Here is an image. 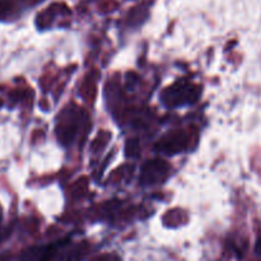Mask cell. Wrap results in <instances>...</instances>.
I'll return each instance as SVG.
<instances>
[{
    "label": "cell",
    "mask_w": 261,
    "mask_h": 261,
    "mask_svg": "<svg viewBox=\"0 0 261 261\" xmlns=\"http://www.w3.org/2000/svg\"><path fill=\"white\" fill-rule=\"evenodd\" d=\"M168 165L165 161L154 160L148 161L142 167V173H140V184L144 186L155 185L166 178L168 173Z\"/></svg>",
    "instance_id": "2"
},
{
    "label": "cell",
    "mask_w": 261,
    "mask_h": 261,
    "mask_svg": "<svg viewBox=\"0 0 261 261\" xmlns=\"http://www.w3.org/2000/svg\"><path fill=\"white\" fill-rule=\"evenodd\" d=\"M199 96L200 91L198 87L182 81L166 89L162 94V101L167 106H181V105L193 103Z\"/></svg>",
    "instance_id": "1"
},
{
    "label": "cell",
    "mask_w": 261,
    "mask_h": 261,
    "mask_svg": "<svg viewBox=\"0 0 261 261\" xmlns=\"http://www.w3.org/2000/svg\"><path fill=\"white\" fill-rule=\"evenodd\" d=\"M138 150H139V144H138L137 139L127 140L126 143V154L132 155V157H137Z\"/></svg>",
    "instance_id": "5"
},
{
    "label": "cell",
    "mask_w": 261,
    "mask_h": 261,
    "mask_svg": "<svg viewBox=\"0 0 261 261\" xmlns=\"http://www.w3.org/2000/svg\"><path fill=\"white\" fill-rule=\"evenodd\" d=\"M58 247L59 245L30 247L22 252L19 261H50L56 254Z\"/></svg>",
    "instance_id": "4"
},
{
    "label": "cell",
    "mask_w": 261,
    "mask_h": 261,
    "mask_svg": "<svg viewBox=\"0 0 261 261\" xmlns=\"http://www.w3.org/2000/svg\"><path fill=\"white\" fill-rule=\"evenodd\" d=\"M255 252H256L257 255H261V236L257 239L256 245H255Z\"/></svg>",
    "instance_id": "6"
},
{
    "label": "cell",
    "mask_w": 261,
    "mask_h": 261,
    "mask_svg": "<svg viewBox=\"0 0 261 261\" xmlns=\"http://www.w3.org/2000/svg\"><path fill=\"white\" fill-rule=\"evenodd\" d=\"M188 147V135L181 130L171 132L160 139L155 148L166 154H177Z\"/></svg>",
    "instance_id": "3"
}]
</instances>
